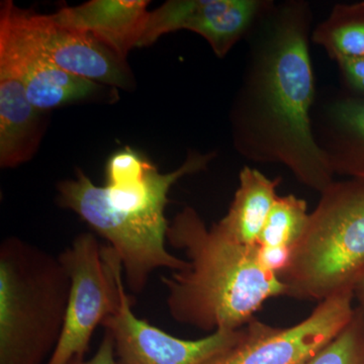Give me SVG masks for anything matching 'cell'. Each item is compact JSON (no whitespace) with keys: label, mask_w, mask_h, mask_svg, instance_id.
Returning <instances> with one entry per match:
<instances>
[{"label":"cell","mask_w":364,"mask_h":364,"mask_svg":"<svg viewBox=\"0 0 364 364\" xmlns=\"http://www.w3.org/2000/svg\"><path fill=\"white\" fill-rule=\"evenodd\" d=\"M265 21L235 109L236 146L251 161L284 165L322 193L335 173L311 123V11L305 2H287L270 7Z\"/></svg>","instance_id":"1"},{"label":"cell","mask_w":364,"mask_h":364,"mask_svg":"<svg viewBox=\"0 0 364 364\" xmlns=\"http://www.w3.org/2000/svg\"><path fill=\"white\" fill-rule=\"evenodd\" d=\"M214 157L215 153L191 152L179 168L161 173L148 158L126 147L109 158L104 186L77 169L75 178L59 182L57 203L107 240L121 260L127 289L140 294L159 268L188 267V260L167 250L165 208L172 186L207 168Z\"/></svg>","instance_id":"2"},{"label":"cell","mask_w":364,"mask_h":364,"mask_svg":"<svg viewBox=\"0 0 364 364\" xmlns=\"http://www.w3.org/2000/svg\"><path fill=\"white\" fill-rule=\"evenodd\" d=\"M167 242L183 251L188 267L163 277L170 316L208 334L248 324L268 299L286 287L261 264L258 245L237 243L195 208H184L169 223Z\"/></svg>","instance_id":"3"},{"label":"cell","mask_w":364,"mask_h":364,"mask_svg":"<svg viewBox=\"0 0 364 364\" xmlns=\"http://www.w3.org/2000/svg\"><path fill=\"white\" fill-rule=\"evenodd\" d=\"M70 279L58 256L16 237L0 245V364H44L65 324Z\"/></svg>","instance_id":"4"},{"label":"cell","mask_w":364,"mask_h":364,"mask_svg":"<svg viewBox=\"0 0 364 364\" xmlns=\"http://www.w3.org/2000/svg\"><path fill=\"white\" fill-rule=\"evenodd\" d=\"M364 275V181H334L321 193L279 279L286 296L321 303L353 293Z\"/></svg>","instance_id":"5"},{"label":"cell","mask_w":364,"mask_h":364,"mask_svg":"<svg viewBox=\"0 0 364 364\" xmlns=\"http://www.w3.org/2000/svg\"><path fill=\"white\" fill-rule=\"evenodd\" d=\"M58 258L70 279V293L63 332L46 364L85 358L93 332L117 312L127 289L119 256L93 234L78 235Z\"/></svg>","instance_id":"6"},{"label":"cell","mask_w":364,"mask_h":364,"mask_svg":"<svg viewBox=\"0 0 364 364\" xmlns=\"http://www.w3.org/2000/svg\"><path fill=\"white\" fill-rule=\"evenodd\" d=\"M353 293L318 303L308 317L289 327H274L254 318L241 338L205 364H306L353 316Z\"/></svg>","instance_id":"7"},{"label":"cell","mask_w":364,"mask_h":364,"mask_svg":"<svg viewBox=\"0 0 364 364\" xmlns=\"http://www.w3.org/2000/svg\"><path fill=\"white\" fill-rule=\"evenodd\" d=\"M1 14L20 28L55 65L77 77L97 83L128 88L132 85L127 60L88 33L60 26L50 14H40L1 4Z\"/></svg>","instance_id":"8"},{"label":"cell","mask_w":364,"mask_h":364,"mask_svg":"<svg viewBox=\"0 0 364 364\" xmlns=\"http://www.w3.org/2000/svg\"><path fill=\"white\" fill-rule=\"evenodd\" d=\"M132 306L126 289L117 312L102 324L114 338L117 364H205L241 338L242 328L196 340L177 338L136 317Z\"/></svg>","instance_id":"9"},{"label":"cell","mask_w":364,"mask_h":364,"mask_svg":"<svg viewBox=\"0 0 364 364\" xmlns=\"http://www.w3.org/2000/svg\"><path fill=\"white\" fill-rule=\"evenodd\" d=\"M272 6L260 0H171L149 14L138 47L152 45L165 33L188 30L202 36L224 58Z\"/></svg>","instance_id":"10"},{"label":"cell","mask_w":364,"mask_h":364,"mask_svg":"<svg viewBox=\"0 0 364 364\" xmlns=\"http://www.w3.org/2000/svg\"><path fill=\"white\" fill-rule=\"evenodd\" d=\"M0 68L20 79L31 104L42 112L87 100L100 91L98 83L72 75L55 65L20 28L1 14Z\"/></svg>","instance_id":"11"},{"label":"cell","mask_w":364,"mask_h":364,"mask_svg":"<svg viewBox=\"0 0 364 364\" xmlns=\"http://www.w3.org/2000/svg\"><path fill=\"white\" fill-rule=\"evenodd\" d=\"M148 4L144 0H92L62 7L50 16L57 25L88 33L127 60L145 32Z\"/></svg>","instance_id":"12"},{"label":"cell","mask_w":364,"mask_h":364,"mask_svg":"<svg viewBox=\"0 0 364 364\" xmlns=\"http://www.w3.org/2000/svg\"><path fill=\"white\" fill-rule=\"evenodd\" d=\"M44 112L36 109L23 82L0 68V165L16 167L31 159L44 132Z\"/></svg>","instance_id":"13"},{"label":"cell","mask_w":364,"mask_h":364,"mask_svg":"<svg viewBox=\"0 0 364 364\" xmlns=\"http://www.w3.org/2000/svg\"><path fill=\"white\" fill-rule=\"evenodd\" d=\"M280 178L269 179L259 170L244 167L239 186L227 215L217 226L232 240L242 245H257L258 239L279 198Z\"/></svg>","instance_id":"14"},{"label":"cell","mask_w":364,"mask_h":364,"mask_svg":"<svg viewBox=\"0 0 364 364\" xmlns=\"http://www.w3.org/2000/svg\"><path fill=\"white\" fill-rule=\"evenodd\" d=\"M325 151L335 174L364 181V97L340 100L329 111Z\"/></svg>","instance_id":"15"},{"label":"cell","mask_w":364,"mask_h":364,"mask_svg":"<svg viewBox=\"0 0 364 364\" xmlns=\"http://www.w3.org/2000/svg\"><path fill=\"white\" fill-rule=\"evenodd\" d=\"M315 44L324 48L330 58L338 61L364 57V1L337 4L329 16L316 26Z\"/></svg>","instance_id":"16"},{"label":"cell","mask_w":364,"mask_h":364,"mask_svg":"<svg viewBox=\"0 0 364 364\" xmlns=\"http://www.w3.org/2000/svg\"><path fill=\"white\" fill-rule=\"evenodd\" d=\"M308 203L294 195L279 196L257 241L258 247L293 252L308 224Z\"/></svg>","instance_id":"17"},{"label":"cell","mask_w":364,"mask_h":364,"mask_svg":"<svg viewBox=\"0 0 364 364\" xmlns=\"http://www.w3.org/2000/svg\"><path fill=\"white\" fill-rule=\"evenodd\" d=\"M306 364H364V313L358 306L348 324Z\"/></svg>","instance_id":"18"},{"label":"cell","mask_w":364,"mask_h":364,"mask_svg":"<svg viewBox=\"0 0 364 364\" xmlns=\"http://www.w3.org/2000/svg\"><path fill=\"white\" fill-rule=\"evenodd\" d=\"M345 82L358 97H364V57L347 58L336 61Z\"/></svg>","instance_id":"19"},{"label":"cell","mask_w":364,"mask_h":364,"mask_svg":"<svg viewBox=\"0 0 364 364\" xmlns=\"http://www.w3.org/2000/svg\"><path fill=\"white\" fill-rule=\"evenodd\" d=\"M64 364H117L112 335L105 330L104 338L100 342L97 351L90 359L73 358Z\"/></svg>","instance_id":"20"},{"label":"cell","mask_w":364,"mask_h":364,"mask_svg":"<svg viewBox=\"0 0 364 364\" xmlns=\"http://www.w3.org/2000/svg\"><path fill=\"white\" fill-rule=\"evenodd\" d=\"M353 296L358 301V308L364 313V275L354 287Z\"/></svg>","instance_id":"21"}]
</instances>
